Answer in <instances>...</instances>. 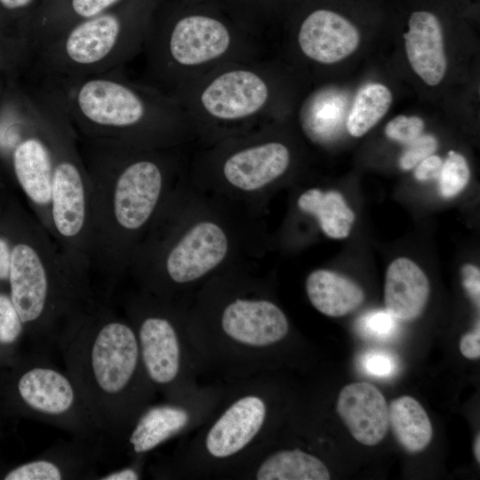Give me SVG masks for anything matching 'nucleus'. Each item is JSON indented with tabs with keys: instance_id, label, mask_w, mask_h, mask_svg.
I'll return each instance as SVG.
<instances>
[{
	"instance_id": "2",
	"label": "nucleus",
	"mask_w": 480,
	"mask_h": 480,
	"mask_svg": "<svg viewBox=\"0 0 480 480\" xmlns=\"http://www.w3.org/2000/svg\"><path fill=\"white\" fill-rule=\"evenodd\" d=\"M57 345L104 440L117 437L133 414L134 385L143 365L135 331L111 316H75Z\"/></svg>"
},
{
	"instance_id": "1",
	"label": "nucleus",
	"mask_w": 480,
	"mask_h": 480,
	"mask_svg": "<svg viewBox=\"0 0 480 480\" xmlns=\"http://www.w3.org/2000/svg\"><path fill=\"white\" fill-rule=\"evenodd\" d=\"M263 41L218 0H162L144 41L139 80L172 98L221 66L264 58Z\"/></svg>"
},
{
	"instance_id": "6",
	"label": "nucleus",
	"mask_w": 480,
	"mask_h": 480,
	"mask_svg": "<svg viewBox=\"0 0 480 480\" xmlns=\"http://www.w3.org/2000/svg\"><path fill=\"white\" fill-rule=\"evenodd\" d=\"M22 407L39 421L61 428L74 438L103 443L83 398L68 372L44 356L24 368L15 382Z\"/></svg>"
},
{
	"instance_id": "4",
	"label": "nucleus",
	"mask_w": 480,
	"mask_h": 480,
	"mask_svg": "<svg viewBox=\"0 0 480 480\" xmlns=\"http://www.w3.org/2000/svg\"><path fill=\"white\" fill-rule=\"evenodd\" d=\"M162 0H128L82 20L34 50L36 76L77 78L123 69L140 55Z\"/></svg>"
},
{
	"instance_id": "21",
	"label": "nucleus",
	"mask_w": 480,
	"mask_h": 480,
	"mask_svg": "<svg viewBox=\"0 0 480 480\" xmlns=\"http://www.w3.org/2000/svg\"><path fill=\"white\" fill-rule=\"evenodd\" d=\"M311 304L322 314L339 317L360 307L364 300L363 289L351 279L327 269H317L306 280Z\"/></svg>"
},
{
	"instance_id": "19",
	"label": "nucleus",
	"mask_w": 480,
	"mask_h": 480,
	"mask_svg": "<svg viewBox=\"0 0 480 480\" xmlns=\"http://www.w3.org/2000/svg\"><path fill=\"white\" fill-rule=\"evenodd\" d=\"M429 283L422 269L407 258L395 260L388 268L384 288L386 310L397 320L419 317L427 304Z\"/></svg>"
},
{
	"instance_id": "7",
	"label": "nucleus",
	"mask_w": 480,
	"mask_h": 480,
	"mask_svg": "<svg viewBox=\"0 0 480 480\" xmlns=\"http://www.w3.org/2000/svg\"><path fill=\"white\" fill-rule=\"evenodd\" d=\"M9 281L10 297L38 346L57 344L54 320L60 305L44 265L33 247L19 244L12 248Z\"/></svg>"
},
{
	"instance_id": "15",
	"label": "nucleus",
	"mask_w": 480,
	"mask_h": 480,
	"mask_svg": "<svg viewBox=\"0 0 480 480\" xmlns=\"http://www.w3.org/2000/svg\"><path fill=\"white\" fill-rule=\"evenodd\" d=\"M28 104L38 127V136L22 140L14 148L12 164L16 178L27 196L36 204L51 202L55 157L48 133L34 106Z\"/></svg>"
},
{
	"instance_id": "3",
	"label": "nucleus",
	"mask_w": 480,
	"mask_h": 480,
	"mask_svg": "<svg viewBox=\"0 0 480 480\" xmlns=\"http://www.w3.org/2000/svg\"><path fill=\"white\" fill-rule=\"evenodd\" d=\"M44 81L63 106L73 127L95 140L121 143L188 122L180 104L117 69L77 78Z\"/></svg>"
},
{
	"instance_id": "38",
	"label": "nucleus",
	"mask_w": 480,
	"mask_h": 480,
	"mask_svg": "<svg viewBox=\"0 0 480 480\" xmlns=\"http://www.w3.org/2000/svg\"><path fill=\"white\" fill-rule=\"evenodd\" d=\"M11 252L7 242L0 237V281L9 279Z\"/></svg>"
},
{
	"instance_id": "24",
	"label": "nucleus",
	"mask_w": 480,
	"mask_h": 480,
	"mask_svg": "<svg viewBox=\"0 0 480 480\" xmlns=\"http://www.w3.org/2000/svg\"><path fill=\"white\" fill-rule=\"evenodd\" d=\"M298 207L315 216L329 237L341 239L349 235L355 214L339 192L308 189L299 197Z\"/></svg>"
},
{
	"instance_id": "26",
	"label": "nucleus",
	"mask_w": 480,
	"mask_h": 480,
	"mask_svg": "<svg viewBox=\"0 0 480 480\" xmlns=\"http://www.w3.org/2000/svg\"><path fill=\"white\" fill-rule=\"evenodd\" d=\"M392 93L381 84L372 83L357 92L346 122L348 133L361 137L368 132L388 112Z\"/></svg>"
},
{
	"instance_id": "12",
	"label": "nucleus",
	"mask_w": 480,
	"mask_h": 480,
	"mask_svg": "<svg viewBox=\"0 0 480 480\" xmlns=\"http://www.w3.org/2000/svg\"><path fill=\"white\" fill-rule=\"evenodd\" d=\"M336 410L353 437L362 444L380 443L388 429V405L382 393L368 382H354L340 392Z\"/></svg>"
},
{
	"instance_id": "14",
	"label": "nucleus",
	"mask_w": 480,
	"mask_h": 480,
	"mask_svg": "<svg viewBox=\"0 0 480 480\" xmlns=\"http://www.w3.org/2000/svg\"><path fill=\"white\" fill-rule=\"evenodd\" d=\"M290 161L289 148L279 141L269 140L232 153L223 163L222 173L235 188L252 191L284 174Z\"/></svg>"
},
{
	"instance_id": "25",
	"label": "nucleus",
	"mask_w": 480,
	"mask_h": 480,
	"mask_svg": "<svg viewBox=\"0 0 480 480\" xmlns=\"http://www.w3.org/2000/svg\"><path fill=\"white\" fill-rule=\"evenodd\" d=\"M258 480H328L326 466L316 457L299 449L276 452L260 466Z\"/></svg>"
},
{
	"instance_id": "23",
	"label": "nucleus",
	"mask_w": 480,
	"mask_h": 480,
	"mask_svg": "<svg viewBox=\"0 0 480 480\" xmlns=\"http://www.w3.org/2000/svg\"><path fill=\"white\" fill-rule=\"evenodd\" d=\"M388 425L398 444L410 453L426 449L433 437L426 411L409 396L397 397L388 405Z\"/></svg>"
},
{
	"instance_id": "11",
	"label": "nucleus",
	"mask_w": 480,
	"mask_h": 480,
	"mask_svg": "<svg viewBox=\"0 0 480 480\" xmlns=\"http://www.w3.org/2000/svg\"><path fill=\"white\" fill-rule=\"evenodd\" d=\"M221 326L233 340L254 347H265L281 340L289 329L285 315L273 302L241 299L226 307Z\"/></svg>"
},
{
	"instance_id": "16",
	"label": "nucleus",
	"mask_w": 480,
	"mask_h": 480,
	"mask_svg": "<svg viewBox=\"0 0 480 480\" xmlns=\"http://www.w3.org/2000/svg\"><path fill=\"white\" fill-rule=\"evenodd\" d=\"M408 27L404 38L411 67L426 84L437 85L447 69L441 23L435 14L418 11L410 16Z\"/></svg>"
},
{
	"instance_id": "39",
	"label": "nucleus",
	"mask_w": 480,
	"mask_h": 480,
	"mask_svg": "<svg viewBox=\"0 0 480 480\" xmlns=\"http://www.w3.org/2000/svg\"><path fill=\"white\" fill-rule=\"evenodd\" d=\"M139 478L140 475L133 468H119L97 477L100 480H137Z\"/></svg>"
},
{
	"instance_id": "10",
	"label": "nucleus",
	"mask_w": 480,
	"mask_h": 480,
	"mask_svg": "<svg viewBox=\"0 0 480 480\" xmlns=\"http://www.w3.org/2000/svg\"><path fill=\"white\" fill-rule=\"evenodd\" d=\"M227 252L228 239L222 228L211 221L199 222L171 250L166 271L176 283L192 282L216 268Z\"/></svg>"
},
{
	"instance_id": "35",
	"label": "nucleus",
	"mask_w": 480,
	"mask_h": 480,
	"mask_svg": "<svg viewBox=\"0 0 480 480\" xmlns=\"http://www.w3.org/2000/svg\"><path fill=\"white\" fill-rule=\"evenodd\" d=\"M462 284L476 303L479 306L480 300V271L472 264H466L461 268Z\"/></svg>"
},
{
	"instance_id": "8",
	"label": "nucleus",
	"mask_w": 480,
	"mask_h": 480,
	"mask_svg": "<svg viewBox=\"0 0 480 480\" xmlns=\"http://www.w3.org/2000/svg\"><path fill=\"white\" fill-rule=\"evenodd\" d=\"M162 184V169L154 160L140 158L123 166L114 194V213L121 227L134 230L146 223L159 199Z\"/></svg>"
},
{
	"instance_id": "36",
	"label": "nucleus",
	"mask_w": 480,
	"mask_h": 480,
	"mask_svg": "<svg viewBox=\"0 0 480 480\" xmlns=\"http://www.w3.org/2000/svg\"><path fill=\"white\" fill-rule=\"evenodd\" d=\"M442 159L436 155H430L420 161L415 167L414 176L418 180H428L439 176Z\"/></svg>"
},
{
	"instance_id": "40",
	"label": "nucleus",
	"mask_w": 480,
	"mask_h": 480,
	"mask_svg": "<svg viewBox=\"0 0 480 480\" xmlns=\"http://www.w3.org/2000/svg\"><path fill=\"white\" fill-rule=\"evenodd\" d=\"M56 0H41L40 2V5H39V8L37 10V12L35 16V19L33 20V22L35 21V20L36 19V17L41 13L43 12L46 8H48L52 4H53ZM33 24V23H32ZM32 26V25H31ZM31 28V27H30ZM30 30V29H29Z\"/></svg>"
},
{
	"instance_id": "9",
	"label": "nucleus",
	"mask_w": 480,
	"mask_h": 480,
	"mask_svg": "<svg viewBox=\"0 0 480 480\" xmlns=\"http://www.w3.org/2000/svg\"><path fill=\"white\" fill-rule=\"evenodd\" d=\"M297 44L307 59L329 65L346 59L357 49L360 33L339 13L317 9L301 21Z\"/></svg>"
},
{
	"instance_id": "28",
	"label": "nucleus",
	"mask_w": 480,
	"mask_h": 480,
	"mask_svg": "<svg viewBox=\"0 0 480 480\" xmlns=\"http://www.w3.org/2000/svg\"><path fill=\"white\" fill-rule=\"evenodd\" d=\"M397 319L388 311L372 310L356 321V330L364 338L375 340H390L397 332Z\"/></svg>"
},
{
	"instance_id": "17",
	"label": "nucleus",
	"mask_w": 480,
	"mask_h": 480,
	"mask_svg": "<svg viewBox=\"0 0 480 480\" xmlns=\"http://www.w3.org/2000/svg\"><path fill=\"white\" fill-rule=\"evenodd\" d=\"M147 377L156 385L172 383L179 374L180 347L172 324L166 318H144L135 332Z\"/></svg>"
},
{
	"instance_id": "27",
	"label": "nucleus",
	"mask_w": 480,
	"mask_h": 480,
	"mask_svg": "<svg viewBox=\"0 0 480 480\" xmlns=\"http://www.w3.org/2000/svg\"><path fill=\"white\" fill-rule=\"evenodd\" d=\"M469 177L465 157L456 151H449L438 176L440 194L445 198L455 196L467 186Z\"/></svg>"
},
{
	"instance_id": "31",
	"label": "nucleus",
	"mask_w": 480,
	"mask_h": 480,
	"mask_svg": "<svg viewBox=\"0 0 480 480\" xmlns=\"http://www.w3.org/2000/svg\"><path fill=\"white\" fill-rule=\"evenodd\" d=\"M235 15L263 34L266 0H218Z\"/></svg>"
},
{
	"instance_id": "32",
	"label": "nucleus",
	"mask_w": 480,
	"mask_h": 480,
	"mask_svg": "<svg viewBox=\"0 0 480 480\" xmlns=\"http://www.w3.org/2000/svg\"><path fill=\"white\" fill-rule=\"evenodd\" d=\"M424 121L415 116H397L390 120L386 127V135L395 141L409 144L422 134Z\"/></svg>"
},
{
	"instance_id": "34",
	"label": "nucleus",
	"mask_w": 480,
	"mask_h": 480,
	"mask_svg": "<svg viewBox=\"0 0 480 480\" xmlns=\"http://www.w3.org/2000/svg\"><path fill=\"white\" fill-rule=\"evenodd\" d=\"M41 0H0V6L8 11L23 14L24 36L28 40V33Z\"/></svg>"
},
{
	"instance_id": "20",
	"label": "nucleus",
	"mask_w": 480,
	"mask_h": 480,
	"mask_svg": "<svg viewBox=\"0 0 480 480\" xmlns=\"http://www.w3.org/2000/svg\"><path fill=\"white\" fill-rule=\"evenodd\" d=\"M128 0H56L33 22L28 40L33 50L51 42L73 25Z\"/></svg>"
},
{
	"instance_id": "37",
	"label": "nucleus",
	"mask_w": 480,
	"mask_h": 480,
	"mask_svg": "<svg viewBox=\"0 0 480 480\" xmlns=\"http://www.w3.org/2000/svg\"><path fill=\"white\" fill-rule=\"evenodd\" d=\"M460 351L463 356L468 359H478L480 357L479 324L472 332L466 333L461 337Z\"/></svg>"
},
{
	"instance_id": "22",
	"label": "nucleus",
	"mask_w": 480,
	"mask_h": 480,
	"mask_svg": "<svg viewBox=\"0 0 480 480\" xmlns=\"http://www.w3.org/2000/svg\"><path fill=\"white\" fill-rule=\"evenodd\" d=\"M188 412L173 405L153 406L143 412L132 429L128 442L136 454L149 452L181 430Z\"/></svg>"
},
{
	"instance_id": "30",
	"label": "nucleus",
	"mask_w": 480,
	"mask_h": 480,
	"mask_svg": "<svg viewBox=\"0 0 480 480\" xmlns=\"http://www.w3.org/2000/svg\"><path fill=\"white\" fill-rule=\"evenodd\" d=\"M359 363L365 373L380 379L392 377L399 367L397 356L382 349H370L364 352Z\"/></svg>"
},
{
	"instance_id": "18",
	"label": "nucleus",
	"mask_w": 480,
	"mask_h": 480,
	"mask_svg": "<svg viewBox=\"0 0 480 480\" xmlns=\"http://www.w3.org/2000/svg\"><path fill=\"white\" fill-rule=\"evenodd\" d=\"M266 405L258 396H244L235 402L209 430L205 445L216 458L233 455L245 447L261 428Z\"/></svg>"
},
{
	"instance_id": "33",
	"label": "nucleus",
	"mask_w": 480,
	"mask_h": 480,
	"mask_svg": "<svg viewBox=\"0 0 480 480\" xmlns=\"http://www.w3.org/2000/svg\"><path fill=\"white\" fill-rule=\"evenodd\" d=\"M437 148L436 139L430 134H421L416 140L407 144V148L399 159L403 170L414 168L420 161L432 155Z\"/></svg>"
},
{
	"instance_id": "29",
	"label": "nucleus",
	"mask_w": 480,
	"mask_h": 480,
	"mask_svg": "<svg viewBox=\"0 0 480 480\" xmlns=\"http://www.w3.org/2000/svg\"><path fill=\"white\" fill-rule=\"evenodd\" d=\"M25 325L10 296L0 293V346L18 342Z\"/></svg>"
},
{
	"instance_id": "5",
	"label": "nucleus",
	"mask_w": 480,
	"mask_h": 480,
	"mask_svg": "<svg viewBox=\"0 0 480 480\" xmlns=\"http://www.w3.org/2000/svg\"><path fill=\"white\" fill-rule=\"evenodd\" d=\"M188 121L240 124L271 112L274 87L264 58L221 66L175 92Z\"/></svg>"
},
{
	"instance_id": "13",
	"label": "nucleus",
	"mask_w": 480,
	"mask_h": 480,
	"mask_svg": "<svg viewBox=\"0 0 480 480\" xmlns=\"http://www.w3.org/2000/svg\"><path fill=\"white\" fill-rule=\"evenodd\" d=\"M102 444L74 438L44 455L8 471L4 480H62L91 478Z\"/></svg>"
},
{
	"instance_id": "41",
	"label": "nucleus",
	"mask_w": 480,
	"mask_h": 480,
	"mask_svg": "<svg viewBox=\"0 0 480 480\" xmlns=\"http://www.w3.org/2000/svg\"><path fill=\"white\" fill-rule=\"evenodd\" d=\"M473 451H474L475 459L479 463L480 462V435L479 434L476 436Z\"/></svg>"
}]
</instances>
